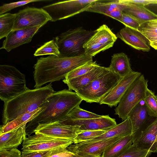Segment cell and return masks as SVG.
<instances>
[{"instance_id": "16", "label": "cell", "mask_w": 157, "mask_h": 157, "mask_svg": "<svg viewBox=\"0 0 157 157\" xmlns=\"http://www.w3.org/2000/svg\"><path fill=\"white\" fill-rule=\"evenodd\" d=\"M128 117L132 124L133 143L138 140L143 131L151 122L148 123L150 117L145 103L142 104L140 102L132 109Z\"/></svg>"}, {"instance_id": "19", "label": "cell", "mask_w": 157, "mask_h": 157, "mask_svg": "<svg viewBox=\"0 0 157 157\" xmlns=\"http://www.w3.org/2000/svg\"><path fill=\"white\" fill-rule=\"evenodd\" d=\"M109 71L108 67L99 65L83 75L68 80L63 79V81L67 85L68 90L76 92Z\"/></svg>"}, {"instance_id": "24", "label": "cell", "mask_w": 157, "mask_h": 157, "mask_svg": "<svg viewBox=\"0 0 157 157\" xmlns=\"http://www.w3.org/2000/svg\"><path fill=\"white\" fill-rule=\"evenodd\" d=\"M132 124L129 117L122 122L106 131L101 135L83 143L93 142L116 137H123L132 134Z\"/></svg>"}, {"instance_id": "27", "label": "cell", "mask_w": 157, "mask_h": 157, "mask_svg": "<svg viewBox=\"0 0 157 157\" xmlns=\"http://www.w3.org/2000/svg\"><path fill=\"white\" fill-rule=\"evenodd\" d=\"M133 143L132 135L123 137L107 148L101 157H118L122 154Z\"/></svg>"}, {"instance_id": "41", "label": "cell", "mask_w": 157, "mask_h": 157, "mask_svg": "<svg viewBox=\"0 0 157 157\" xmlns=\"http://www.w3.org/2000/svg\"><path fill=\"white\" fill-rule=\"evenodd\" d=\"M126 1L130 3H132L145 6L148 4L157 3V0H125Z\"/></svg>"}, {"instance_id": "12", "label": "cell", "mask_w": 157, "mask_h": 157, "mask_svg": "<svg viewBox=\"0 0 157 157\" xmlns=\"http://www.w3.org/2000/svg\"><path fill=\"white\" fill-rule=\"evenodd\" d=\"M122 138L116 137L93 142L72 144L67 149L76 155H89L101 157L107 148Z\"/></svg>"}, {"instance_id": "5", "label": "cell", "mask_w": 157, "mask_h": 157, "mask_svg": "<svg viewBox=\"0 0 157 157\" xmlns=\"http://www.w3.org/2000/svg\"><path fill=\"white\" fill-rule=\"evenodd\" d=\"M29 88L25 76L15 67L0 65V98L4 102L14 98Z\"/></svg>"}, {"instance_id": "42", "label": "cell", "mask_w": 157, "mask_h": 157, "mask_svg": "<svg viewBox=\"0 0 157 157\" xmlns=\"http://www.w3.org/2000/svg\"><path fill=\"white\" fill-rule=\"evenodd\" d=\"M145 6L157 15V3L150 4Z\"/></svg>"}, {"instance_id": "40", "label": "cell", "mask_w": 157, "mask_h": 157, "mask_svg": "<svg viewBox=\"0 0 157 157\" xmlns=\"http://www.w3.org/2000/svg\"><path fill=\"white\" fill-rule=\"evenodd\" d=\"M75 155L66 149L53 154L49 157H72Z\"/></svg>"}, {"instance_id": "8", "label": "cell", "mask_w": 157, "mask_h": 157, "mask_svg": "<svg viewBox=\"0 0 157 157\" xmlns=\"http://www.w3.org/2000/svg\"><path fill=\"white\" fill-rule=\"evenodd\" d=\"M73 143L70 140L35 133L26 137L24 140L22 155L36 151L66 149Z\"/></svg>"}, {"instance_id": "17", "label": "cell", "mask_w": 157, "mask_h": 157, "mask_svg": "<svg viewBox=\"0 0 157 157\" xmlns=\"http://www.w3.org/2000/svg\"><path fill=\"white\" fill-rule=\"evenodd\" d=\"M116 36L136 49L144 52H148L150 50L149 40L137 30L125 26L117 33Z\"/></svg>"}, {"instance_id": "9", "label": "cell", "mask_w": 157, "mask_h": 157, "mask_svg": "<svg viewBox=\"0 0 157 157\" xmlns=\"http://www.w3.org/2000/svg\"><path fill=\"white\" fill-rule=\"evenodd\" d=\"M98 0H75L59 2L45 6L42 8L50 16L51 21L67 18L85 10Z\"/></svg>"}, {"instance_id": "13", "label": "cell", "mask_w": 157, "mask_h": 157, "mask_svg": "<svg viewBox=\"0 0 157 157\" xmlns=\"http://www.w3.org/2000/svg\"><path fill=\"white\" fill-rule=\"evenodd\" d=\"M78 131V127L68 126L57 122L39 125L33 132L56 138L70 140L74 143Z\"/></svg>"}, {"instance_id": "39", "label": "cell", "mask_w": 157, "mask_h": 157, "mask_svg": "<svg viewBox=\"0 0 157 157\" xmlns=\"http://www.w3.org/2000/svg\"><path fill=\"white\" fill-rule=\"evenodd\" d=\"M21 152L17 148L0 150V157H21Z\"/></svg>"}, {"instance_id": "7", "label": "cell", "mask_w": 157, "mask_h": 157, "mask_svg": "<svg viewBox=\"0 0 157 157\" xmlns=\"http://www.w3.org/2000/svg\"><path fill=\"white\" fill-rule=\"evenodd\" d=\"M148 80L141 75L131 85L115 109V115L122 121L126 120L129 113L137 104L143 100L147 88Z\"/></svg>"}, {"instance_id": "26", "label": "cell", "mask_w": 157, "mask_h": 157, "mask_svg": "<svg viewBox=\"0 0 157 157\" xmlns=\"http://www.w3.org/2000/svg\"><path fill=\"white\" fill-rule=\"evenodd\" d=\"M45 107H41L31 112L26 113L0 126V134L16 129L27 124L38 116L46 109Z\"/></svg>"}, {"instance_id": "43", "label": "cell", "mask_w": 157, "mask_h": 157, "mask_svg": "<svg viewBox=\"0 0 157 157\" xmlns=\"http://www.w3.org/2000/svg\"><path fill=\"white\" fill-rule=\"evenodd\" d=\"M150 45L155 50H157V36L149 40Z\"/></svg>"}, {"instance_id": "11", "label": "cell", "mask_w": 157, "mask_h": 157, "mask_svg": "<svg viewBox=\"0 0 157 157\" xmlns=\"http://www.w3.org/2000/svg\"><path fill=\"white\" fill-rule=\"evenodd\" d=\"M59 123L68 126L78 127L79 131L103 130L108 131L117 124L115 119L108 115L102 117L87 119H71L65 118Z\"/></svg>"}, {"instance_id": "4", "label": "cell", "mask_w": 157, "mask_h": 157, "mask_svg": "<svg viewBox=\"0 0 157 157\" xmlns=\"http://www.w3.org/2000/svg\"><path fill=\"white\" fill-rule=\"evenodd\" d=\"M95 30L85 29L82 27L70 29L56 37L54 40L61 56L71 57L85 54L83 46L94 34Z\"/></svg>"}, {"instance_id": "35", "label": "cell", "mask_w": 157, "mask_h": 157, "mask_svg": "<svg viewBox=\"0 0 157 157\" xmlns=\"http://www.w3.org/2000/svg\"><path fill=\"white\" fill-rule=\"evenodd\" d=\"M152 152L137 147L132 144L122 154L118 157H149Z\"/></svg>"}, {"instance_id": "33", "label": "cell", "mask_w": 157, "mask_h": 157, "mask_svg": "<svg viewBox=\"0 0 157 157\" xmlns=\"http://www.w3.org/2000/svg\"><path fill=\"white\" fill-rule=\"evenodd\" d=\"M137 30L149 40L157 36V19L151 20L141 24Z\"/></svg>"}, {"instance_id": "21", "label": "cell", "mask_w": 157, "mask_h": 157, "mask_svg": "<svg viewBox=\"0 0 157 157\" xmlns=\"http://www.w3.org/2000/svg\"><path fill=\"white\" fill-rule=\"evenodd\" d=\"M157 136V117L151 122L142 133L138 140L133 144L139 148L157 152L155 143Z\"/></svg>"}, {"instance_id": "14", "label": "cell", "mask_w": 157, "mask_h": 157, "mask_svg": "<svg viewBox=\"0 0 157 157\" xmlns=\"http://www.w3.org/2000/svg\"><path fill=\"white\" fill-rule=\"evenodd\" d=\"M41 27L39 26L13 30L6 37L0 49H4L10 52L22 45L29 43Z\"/></svg>"}, {"instance_id": "36", "label": "cell", "mask_w": 157, "mask_h": 157, "mask_svg": "<svg viewBox=\"0 0 157 157\" xmlns=\"http://www.w3.org/2000/svg\"><path fill=\"white\" fill-rule=\"evenodd\" d=\"M48 0H27L21 1L17 2L5 3L0 7V15L5 13L11 10L21 6L25 5L29 3L35 2L49 1Z\"/></svg>"}, {"instance_id": "18", "label": "cell", "mask_w": 157, "mask_h": 157, "mask_svg": "<svg viewBox=\"0 0 157 157\" xmlns=\"http://www.w3.org/2000/svg\"><path fill=\"white\" fill-rule=\"evenodd\" d=\"M123 7L119 0L102 2L98 0L85 10V11L102 14L120 21Z\"/></svg>"}, {"instance_id": "45", "label": "cell", "mask_w": 157, "mask_h": 157, "mask_svg": "<svg viewBox=\"0 0 157 157\" xmlns=\"http://www.w3.org/2000/svg\"><path fill=\"white\" fill-rule=\"evenodd\" d=\"M155 149L157 150V136L155 142Z\"/></svg>"}, {"instance_id": "2", "label": "cell", "mask_w": 157, "mask_h": 157, "mask_svg": "<svg viewBox=\"0 0 157 157\" xmlns=\"http://www.w3.org/2000/svg\"><path fill=\"white\" fill-rule=\"evenodd\" d=\"M82 100L76 92L68 89L56 91L42 105L41 107H45L46 109L27 124L26 132H33L40 124L59 122Z\"/></svg>"}, {"instance_id": "22", "label": "cell", "mask_w": 157, "mask_h": 157, "mask_svg": "<svg viewBox=\"0 0 157 157\" xmlns=\"http://www.w3.org/2000/svg\"><path fill=\"white\" fill-rule=\"evenodd\" d=\"M122 3L123 12L131 16L141 24L149 21L157 19V15L145 6L119 0Z\"/></svg>"}, {"instance_id": "44", "label": "cell", "mask_w": 157, "mask_h": 157, "mask_svg": "<svg viewBox=\"0 0 157 157\" xmlns=\"http://www.w3.org/2000/svg\"><path fill=\"white\" fill-rule=\"evenodd\" d=\"M72 157H99L94 155H75Z\"/></svg>"}, {"instance_id": "28", "label": "cell", "mask_w": 157, "mask_h": 157, "mask_svg": "<svg viewBox=\"0 0 157 157\" xmlns=\"http://www.w3.org/2000/svg\"><path fill=\"white\" fill-rule=\"evenodd\" d=\"M15 13H8L0 15V39L7 36L13 30Z\"/></svg>"}, {"instance_id": "23", "label": "cell", "mask_w": 157, "mask_h": 157, "mask_svg": "<svg viewBox=\"0 0 157 157\" xmlns=\"http://www.w3.org/2000/svg\"><path fill=\"white\" fill-rule=\"evenodd\" d=\"M117 38L110 29L103 24L95 30L94 34L85 43L83 47L92 44H97L109 48L113 46Z\"/></svg>"}, {"instance_id": "10", "label": "cell", "mask_w": 157, "mask_h": 157, "mask_svg": "<svg viewBox=\"0 0 157 157\" xmlns=\"http://www.w3.org/2000/svg\"><path fill=\"white\" fill-rule=\"evenodd\" d=\"M13 30L40 26L50 21L48 14L42 8L27 7L15 13Z\"/></svg>"}, {"instance_id": "30", "label": "cell", "mask_w": 157, "mask_h": 157, "mask_svg": "<svg viewBox=\"0 0 157 157\" xmlns=\"http://www.w3.org/2000/svg\"><path fill=\"white\" fill-rule=\"evenodd\" d=\"M102 116V115L84 110L80 107L79 105H78L73 108L65 118L82 120L98 118Z\"/></svg>"}, {"instance_id": "3", "label": "cell", "mask_w": 157, "mask_h": 157, "mask_svg": "<svg viewBox=\"0 0 157 157\" xmlns=\"http://www.w3.org/2000/svg\"><path fill=\"white\" fill-rule=\"evenodd\" d=\"M55 91L51 83L33 89H28L14 98L4 102L3 125L27 113L41 107L47 98Z\"/></svg>"}, {"instance_id": "25", "label": "cell", "mask_w": 157, "mask_h": 157, "mask_svg": "<svg viewBox=\"0 0 157 157\" xmlns=\"http://www.w3.org/2000/svg\"><path fill=\"white\" fill-rule=\"evenodd\" d=\"M108 68L110 71L121 78L133 71L131 68L129 58L122 52L114 54L112 56L110 65Z\"/></svg>"}, {"instance_id": "29", "label": "cell", "mask_w": 157, "mask_h": 157, "mask_svg": "<svg viewBox=\"0 0 157 157\" xmlns=\"http://www.w3.org/2000/svg\"><path fill=\"white\" fill-rule=\"evenodd\" d=\"M143 101L149 116L157 117V96L147 88Z\"/></svg>"}, {"instance_id": "20", "label": "cell", "mask_w": 157, "mask_h": 157, "mask_svg": "<svg viewBox=\"0 0 157 157\" xmlns=\"http://www.w3.org/2000/svg\"><path fill=\"white\" fill-rule=\"evenodd\" d=\"M25 124L19 128L0 134V150L17 148L25 138Z\"/></svg>"}, {"instance_id": "6", "label": "cell", "mask_w": 157, "mask_h": 157, "mask_svg": "<svg viewBox=\"0 0 157 157\" xmlns=\"http://www.w3.org/2000/svg\"><path fill=\"white\" fill-rule=\"evenodd\" d=\"M122 78L109 71L75 92L86 102L99 103Z\"/></svg>"}, {"instance_id": "15", "label": "cell", "mask_w": 157, "mask_h": 157, "mask_svg": "<svg viewBox=\"0 0 157 157\" xmlns=\"http://www.w3.org/2000/svg\"><path fill=\"white\" fill-rule=\"evenodd\" d=\"M141 75L140 72L133 71L122 78L111 90L101 100L100 104H106L110 107L116 106L129 86Z\"/></svg>"}, {"instance_id": "34", "label": "cell", "mask_w": 157, "mask_h": 157, "mask_svg": "<svg viewBox=\"0 0 157 157\" xmlns=\"http://www.w3.org/2000/svg\"><path fill=\"white\" fill-rule=\"evenodd\" d=\"M106 131L103 130L79 131L75 139L74 144L80 143L92 140L103 134Z\"/></svg>"}, {"instance_id": "37", "label": "cell", "mask_w": 157, "mask_h": 157, "mask_svg": "<svg viewBox=\"0 0 157 157\" xmlns=\"http://www.w3.org/2000/svg\"><path fill=\"white\" fill-rule=\"evenodd\" d=\"M125 26L137 30L140 25L139 22L128 14L123 12L120 21Z\"/></svg>"}, {"instance_id": "1", "label": "cell", "mask_w": 157, "mask_h": 157, "mask_svg": "<svg viewBox=\"0 0 157 157\" xmlns=\"http://www.w3.org/2000/svg\"><path fill=\"white\" fill-rule=\"evenodd\" d=\"M92 61V57L86 54L71 57L50 55L38 58L33 66L34 87L64 79L72 71Z\"/></svg>"}, {"instance_id": "38", "label": "cell", "mask_w": 157, "mask_h": 157, "mask_svg": "<svg viewBox=\"0 0 157 157\" xmlns=\"http://www.w3.org/2000/svg\"><path fill=\"white\" fill-rule=\"evenodd\" d=\"M65 149H66L34 152L26 154L21 155V157H49L53 154Z\"/></svg>"}, {"instance_id": "31", "label": "cell", "mask_w": 157, "mask_h": 157, "mask_svg": "<svg viewBox=\"0 0 157 157\" xmlns=\"http://www.w3.org/2000/svg\"><path fill=\"white\" fill-rule=\"evenodd\" d=\"M47 55H60L58 47L54 39L45 43L37 49L34 54L35 56Z\"/></svg>"}, {"instance_id": "32", "label": "cell", "mask_w": 157, "mask_h": 157, "mask_svg": "<svg viewBox=\"0 0 157 157\" xmlns=\"http://www.w3.org/2000/svg\"><path fill=\"white\" fill-rule=\"evenodd\" d=\"M99 65L96 61L89 62L81 66L68 74L64 79L68 80L86 74Z\"/></svg>"}]
</instances>
